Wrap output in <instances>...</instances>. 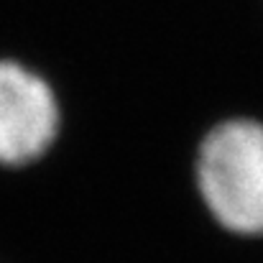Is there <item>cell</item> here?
Segmentation results:
<instances>
[{"mask_svg": "<svg viewBox=\"0 0 263 263\" xmlns=\"http://www.w3.org/2000/svg\"><path fill=\"white\" fill-rule=\"evenodd\" d=\"M59 133V102L49 82L0 59V166H23L49 151Z\"/></svg>", "mask_w": 263, "mask_h": 263, "instance_id": "2", "label": "cell"}, {"mask_svg": "<svg viewBox=\"0 0 263 263\" xmlns=\"http://www.w3.org/2000/svg\"><path fill=\"white\" fill-rule=\"evenodd\" d=\"M197 189L210 215L233 233L263 235V125L233 118L197 151Z\"/></svg>", "mask_w": 263, "mask_h": 263, "instance_id": "1", "label": "cell"}]
</instances>
